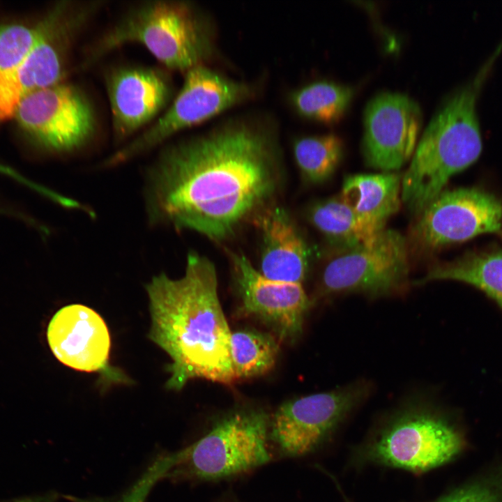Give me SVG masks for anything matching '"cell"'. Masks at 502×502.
Masks as SVG:
<instances>
[{"label":"cell","mask_w":502,"mask_h":502,"mask_svg":"<svg viewBox=\"0 0 502 502\" xmlns=\"http://www.w3.org/2000/svg\"><path fill=\"white\" fill-rule=\"evenodd\" d=\"M307 217L328 243L342 252L370 243L381 234L370 229L340 195L313 204Z\"/></svg>","instance_id":"obj_19"},{"label":"cell","mask_w":502,"mask_h":502,"mask_svg":"<svg viewBox=\"0 0 502 502\" xmlns=\"http://www.w3.org/2000/svg\"><path fill=\"white\" fill-rule=\"evenodd\" d=\"M418 216L409 248L430 253L480 234L499 233L502 200L473 187L444 190Z\"/></svg>","instance_id":"obj_8"},{"label":"cell","mask_w":502,"mask_h":502,"mask_svg":"<svg viewBox=\"0 0 502 502\" xmlns=\"http://www.w3.org/2000/svg\"><path fill=\"white\" fill-rule=\"evenodd\" d=\"M107 89L118 139L152 121L167 105L173 92L167 75L150 67L117 68L107 77Z\"/></svg>","instance_id":"obj_15"},{"label":"cell","mask_w":502,"mask_h":502,"mask_svg":"<svg viewBox=\"0 0 502 502\" xmlns=\"http://www.w3.org/2000/svg\"><path fill=\"white\" fill-rule=\"evenodd\" d=\"M353 385L312 394L282 404L270 421V441L286 457H300L316 450L364 396Z\"/></svg>","instance_id":"obj_11"},{"label":"cell","mask_w":502,"mask_h":502,"mask_svg":"<svg viewBox=\"0 0 502 502\" xmlns=\"http://www.w3.org/2000/svg\"><path fill=\"white\" fill-rule=\"evenodd\" d=\"M271 416L256 408L230 411L200 439L157 461L158 480L218 481L268 463Z\"/></svg>","instance_id":"obj_5"},{"label":"cell","mask_w":502,"mask_h":502,"mask_svg":"<svg viewBox=\"0 0 502 502\" xmlns=\"http://www.w3.org/2000/svg\"><path fill=\"white\" fill-rule=\"evenodd\" d=\"M150 302V339L171 358L169 389L204 379L225 385L237 381L230 353L231 330L218 293L215 267L191 252L184 275L165 273L146 285Z\"/></svg>","instance_id":"obj_2"},{"label":"cell","mask_w":502,"mask_h":502,"mask_svg":"<svg viewBox=\"0 0 502 502\" xmlns=\"http://www.w3.org/2000/svg\"><path fill=\"white\" fill-rule=\"evenodd\" d=\"M402 177L396 172L349 175L340 195L370 229L380 234L400 208Z\"/></svg>","instance_id":"obj_18"},{"label":"cell","mask_w":502,"mask_h":502,"mask_svg":"<svg viewBox=\"0 0 502 502\" xmlns=\"http://www.w3.org/2000/svg\"><path fill=\"white\" fill-rule=\"evenodd\" d=\"M14 502H52L50 499L47 498H36L21 499Z\"/></svg>","instance_id":"obj_27"},{"label":"cell","mask_w":502,"mask_h":502,"mask_svg":"<svg viewBox=\"0 0 502 502\" xmlns=\"http://www.w3.org/2000/svg\"><path fill=\"white\" fill-rule=\"evenodd\" d=\"M279 344L273 335L254 330L231 332L230 353L236 380L253 378L274 366Z\"/></svg>","instance_id":"obj_22"},{"label":"cell","mask_w":502,"mask_h":502,"mask_svg":"<svg viewBox=\"0 0 502 502\" xmlns=\"http://www.w3.org/2000/svg\"><path fill=\"white\" fill-rule=\"evenodd\" d=\"M38 23L0 24V75L15 68L33 47L38 36Z\"/></svg>","instance_id":"obj_24"},{"label":"cell","mask_w":502,"mask_h":502,"mask_svg":"<svg viewBox=\"0 0 502 502\" xmlns=\"http://www.w3.org/2000/svg\"><path fill=\"white\" fill-rule=\"evenodd\" d=\"M228 502H237V501H228Z\"/></svg>","instance_id":"obj_29"},{"label":"cell","mask_w":502,"mask_h":502,"mask_svg":"<svg viewBox=\"0 0 502 502\" xmlns=\"http://www.w3.org/2000/svg\"><path fill=\"white\" fill-rule=\"evenodd\" d=\"M145 47L167 68L181 71L203 64L212 56V29L189 2L149 1L129 8L93 45L85 63L128 43Z\"/></svg>","instance_id":"obj_4"},{"label":"cell","mask_w":502,"mask_h":502,"mask_svg":"<svg viewBox=\"0 0 502 502\" xmlns=\"http://www.w3.org/2000/svg\"><path fill=\"white\" fill-rule=\"evenodd\" d=\"M458 432L428 407L411 406L395 416L367 446L374 463L423 472L451 460L462 450Z\"/></svg>","instance_id":"obj_7"},{"label":"cell","mask_w":502,"mask_h":502,"mask_svg":"<svg viewBox=\"0 0 502 502\" xmlns=\"http://www.w3.org/2000/svg\"><path fill=\"white\" fill-rule=\"evenodd\" d=\"M0 173L13 178L16 181L26 185L36 192H38L40 189V185L39 184L28 179L26 177L24 176L13 168L1 163Z\"/></svg>","instance_id":"obj_26"},{"label":"cell","mask_w":502,"mask_h":502,"mask_svg":"<svg viewBox=\"0 0 502 502\" xmlns=\"http://www.w3.org/2000/svg\"><path fill=\"white\" fill-rule=\"evenodd\" d=\"M499 233H500V234H501V238H502V229H501V230L500 231Z\"/></svg>","instance_id":"obj_28"},{"label":"cell","mask_w":502,"mask_h":502,"mask_svg":"<svg viewBox=\"0 0 502 502\" xmlns=\"http://www.w3.org/2000/svg\"><path fill=\"white\" fill-rule=\"evenodd\" d=\"M13 117L33 144L55 153L83 146L96 128L93 107L86 95L63 82L24 98Z\"/></svg>","instance_id":"obj_9"},{"label":"cell","mask_w":502,"mask_h":502,"mask_svg":"<svg viewBox=\"0 0 502 502\" xmlns=\"http://www.w3.org/2000/svg\"><path fill=\"white\" fill-rule=\"evenodd\" d=\"M296 164L304 180L318 184L335 172L344 154V143L336 135L303 137L293 144Z\"/></svg>","instance_id":"obj_23"},{"label":"cell","mask_w":502,"mask_h":502,"mask_svg":"<svg viewBox=\"0 0 502 502\" xmlns=\"http://www.w3.org/2000/svg\"><path fill=\"white\" fill-rule=\"evenodd\" d=\"M227 251L241 301V312L266 324L280 340L297 338L310 304L302 284L268 279L243 254Z\"/></svg>","instance_id":"obj_14"},{"label":"cell","mask_w":502,"mask_h":502,"mask_svg":"<svg viewBox=\"0 0 502 502\" xmlns=\"http://www.w3.org/2000/svg\"><path fill=\"white\" fill-rule=\"evenodd\" d=\"M38 25L31 49L15 68L0 75V122L13 117L29 95L62 82L77 31L54 14L45 15Z\"/></svg>","instance_id":"obj_13"},{"label":"cell","mask_w":502,"mask_h":502,"mask_svg":"<svg viewBox=\"0 0 502 502\" xmlns=\"http://www.w3.org/2000/svg\"><path fill=\"white\" fill-rule=\"evenodd\" d=\"M353 96V89L349 86L317 81L294 91L290 100L300 116L331 124L342 118Z\"/></svg>","instance_id":"obj_21"},{"label":"cell","mask_w":502,"mask_h":502,"mask_svg":"<svg viewBox=\"0 0 502 502\" xmlns=\"http://www.w3.org/2000/svg\"><path fill=\"white\" fill-rule=\"evenodd\" d=\"M437 502H500V500L491 487L473 485L458 489Z\"/></svg>","instance_id":"obj_25"},{"label":"cell","mask_w":502,"mask_h":502,"mask_svg":"<svg viewBox=\"0 0 502 502\" xmlns=\"http://www.w3.org/2000/svg\"><path fill=\"white\" fill-rule=\"evenodd\" d=\"M273 131L234 121L165 149L152 167L146 200L152 223L219 242L267 208L280 181Z\"/></svg>","instance_id":"obj_1"},{"label":"cell","mask_w":502,"mask_h":502,"mask_svg":"<svg viewBox=\"0 0 502 502\" xmlns=\"http://www.w3.org/2000/svg\"><path fill=\"white\" fill-rule=\"evenodd\" d=\"M502 51V44L474 76L443 102L425 128L402 177V202L419 215L455 174L479 158L482 148L476 106Z\"/></svg>","instance_id":"obj_3"},{"label":"cell","mask_w":502,"mask_h":502,"mask_svg":"<svg viewBox=\"0 0 502 502\" xmlns=\"http://www.w3.org/2000/svg\"><path fill=\"white\" fill-rule=\"evenodd\" d=\"M251 87L213 70L204 64L185 72L183 86L167 112L149 129L112 155L108 165L125 162L248 99Z\"/></svg>","instance_id":"obj_6"},{"label":"cell","mask_w":502,"mask_h":502,"mask_svg":"<svg viewBox=\"0 0 502 502\" xmlns=\"http://www.w3.org/2000/svg\"><path fill=\"white\" fill-rule=\"evenodd\" d=\"M49 346L55 357L73 369L86 372L108 370L111 339L102 318L80 304L57 311L47 330Z\"/></svg>","instance_id":"obj_16"},{"label":"cell","mask_w":502,"mask_h":502,"mask_svg":"<svg viewBox=\"0 0 502 502\" xmlns=\"http://www.w3.org/2000/svg\"><path fill=\"white\" fill-rule=\"evenodd\" d=\"M438 280L473 285L502 307V250L491 248L469 252L452 261L436 264L417 284Z\"/></svg>","instance_id":"obj_20"},{"label":"cell","mask_w":502,"mask_h":502,"mask_svg":"<svg viewBox=\"0 0 502 502\" xmlns=\"http://www.w3.org/2000/svg\"><path fill=\"white\" fill-rule=\"evenodd\" d=\"M409 251L403 235L385 229L373 242L342 252L328 261L321 273V289L326 294H389L407 280Z\"/></svg>","instance_id":"obj_10"},{"label":"cell","mask_w":502,"mask_h":502,"mask_svg":"<svg viewBox=\"0 0 502 502\" xmlns=\"http://www.w3.org/2000/svg\"><path fill=\"white\" fill-rule=\"evenodd\" d=\"M253 221L261 237L259 272L271 280L302 284L310 255L289 214L280 207H267Z\"/></svg>","instance_id":"obj_17"},{"label":"cell","mask_w":502,"mask_h":502,"mask_svg":"<svg viewBox=\"0 0 502 502\" xmlns=\"http://www.w3.org/2000/svg\"><path fill=\"white\" fill-rule=\"evenodd\" d=\"M423 124L418 103L397 92H381L363 113L362 152L367 166L383 172L399 170L412 157Z\"/></svg>","instance_id":"obj_12"}]
</instances>
